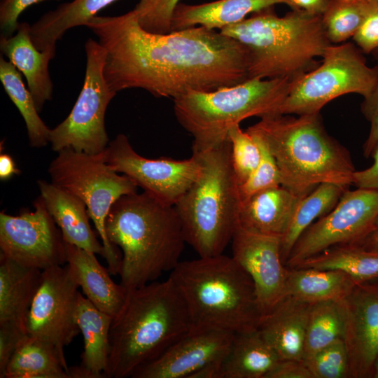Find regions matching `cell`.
Instances as JSON below:
<instances>
[{"label":"cell","mask_w":378,"mask_h":378,"mask_svg":"<svg viewBox=\"0 0 378 378\" xmlns=\"http://www.w3.org/2000/svg\"><path fill=\"white\" fill-rule=\"evenodd\" d=\"M106 52L104 75L114 92L140 88L175 99L249 78V56L237 40L202 26L167 34L148 31L132 10L95 16L86 25Z\"/></svg>","instance_id":"6da1fadb"},{"label":"cell","mask_w":378,"mask_h":378,"mask_svg":"<svg viewBox=\"0 0 378 378\" xmlns=\"http://www.w3.org/2000/svg\"><path fill=\"white\" fill-rule=\"evenodd\" d=\"M105 226L110 242L122 251L119 275L127 291L172 271L186 244L174 206L145 191L120 197L112 205Z\"/></svg>","instance_id":"7a4b0ae2"},{"label":"cell","mask_w":378,"mask_h":378,"mask_svg":"<svg viewBox=\"0 0 378 378\" xmlns=\"http://www.w3.org/2000/svg\"><path fill=\"white\" fill-rule=\"evenodd\" d=\"M190 330L186 306L169 278L128 291L111 323L105 377H132Z\"/></svg>","instance_id":"3957f363"},{"label":"cell","mask_w":378,"mask_h":378,"mask_svg":"<svg viewBox=\"0 0 378 378\" xmlns=\"http://www.w3.org/2000/svg\"><path fill=\"white\" fill-rule=\"evenodd\" d=\"M246 131L267 146L278 165L281 186L303 198L318 185H353L348 150L326 131L319 113L260 118Z\"/></svg>","instance_id":"277c9868"},{"label":"cell","mask_w":378,"mask_h":378,"mask_svg":"<svg viewBox=\"0 0 378 378\" xmlns=\"http://www.w3.org/2000/svg\"><path fill=\"white\" fill-rule=\"evenodd\" d=\"M169 278L186 306L190 331L237 333L258 328L262 314L254 284L232 256L180 261Z\"/></svg>","instance_id":"5b68a950"},{"label":"cell","mask_w":378,"mask_h":378,"mask_svg":"<svg viewBox=\"0 0 378 378\" xmlns=\"http://www.w3.org/2000/svg\"><path fill=\"white\" fill-rule=\"evenodd\" d=\"M242 43L249 56V78L298 79L320 64L328 38L322 15L301 9L279 17L272 7L220 29Z\"/></svg>","instance_id":"8992f818"},{"label":"cell","mask_w":378,"mask_h":378,"mask_svg":"<svg viewBox=\"0 0 378 378\" xmlns=\"http://www.w3.org/2000/svg\"><path fill=\"white\" fill-rule=\"evenodd\" d=\"M197 154L200 172L174 205L185 239L200 257L222 254L238 225L239 184L230 140Z\"/></svg>","instance_id":"52a82bcc"},{"label":"cell","mask_w":378,"mask_h":378,"mask_svg":"<svg viewBox=\"0 0 378 378\" xmlns=\"http://www.w3.org/2000/svg\"><path fill=\"white\" fill-rule=\"evenodd\" d=\"M291 84L255 77L211 92L189 91L173 99L174 115L193 138L192 153H201L228 140L230 128L244 119L280 114Z\"/></svg>","instance_id":"ba28073f"},{"label":"cell","mask_w":378,"mask_h":378,"mask_svg":"<svg viewBox=\"0 0 378 378\" xmlns=\"http://www.w3.org/2000/svg\"><path fill=\"white\" fill-rule=\"evenodd\" d=\"M51 183L82 200L105 251L108 270L119 274L122 254L110 242L106 220L112 205L122 196L137 192L138 186L128 176L113 170L105 162L103 152L89 154L64 148L48 167Z\"/></svg>","instance_id":"9c48e42d"},{"label":"cell","mask_w":378,"mask_h":378,"mask_svg":"<svg viewBox=\"0 0 378 378\" xmlns=\"http://www.w3.org/2000/svg\"><path fill=\"white\" fill-rule=\"evenodd\" d=\"M314 70L292 81L280 114H318L321 108L340 96L355 93L368 97L378 80L360 50L351 43L330 44Z\"/></svg>","instance_id":"30bf717a"},{"label":"cell","mask_w":378,"mask_h":378,"mask_svg":"<svg viewBox=\"0 0 378 378\" xmlns=\"http://www.w3.org/2000/svg\"><path fill=\"white\" fill-rule=\"evenodd\" d=\"M86 68L82 89L69 115L50 129L49 143L58 152L64 148L89 154L105 150L109 141L106 127V108L116 93L104 75L106 52L100 43L85 42Z\"/></svg>","instance_id":"8fae6325"},{"label":"cell","mask_w":378,"mask_h":378,"mask_svg":"<svg viewBox=\"0 0 378 378\" xmlns=\"http://www.w3.org/2000/svg\"><path fill=\"white\" fill-rule=\"evenodd\" d=\"M378 220V190H346L335 206L313 223L300 237L285 263L302 260L335 246L360 244Z\"/></svg>","instance_id":"7c38bea8"},{"label":"cell","mask_w":378,"mask_h":378,"mask_svg":"<svg viewBox=\"0 0 378 378\" xmlns=\"http://www.w3.org/2000/svg\"><path fill=\"white\" fill-rule=\"evenodd\" d=\"M34 208L17 216L0 213V253L42 271L63 265L66 263V242L41 195Z\"/></svg>","instance_id":"4fadbf2b"},{"label":"cell","mask_w":378,"mask_h":378,"mask_svg":"<svg viewBox=\"0 0 378 378\" xmlns=\"http://www.w3.org/2000/svg\"><path fill=\"white\" fill-rule=\"evenodd\" d=\"M103 157L113 170L126 175L144 191L172 206L195 182L201 169L200 158L195 153L181 160L143 157L123 134L108 143Z\"/></svg>","instance_id":"5bb4252c"},{"label":"cell","mask_w":378,"mask_h":378,"mask_svg":"<svg viewBox=\"0 0 378 378\" xmlns=\"http://www.w3.org/2000/svg\"><path fill=\"white\" fill-rule=\"evenodd\" d=\"M78 287L66 265L42 271L27 318V334L53 346L64 358L65 346L80 332L76 319Z\"/></svg>","instance_id":"9a60e30c"},{"label":"cell","mask_w":378,"mask_h":378,"mask_svg":"<svg viewBox=\"0 0 378 378\" xmlns=\"http://www.w3.org/2000/svg\"><path fill=\"white\" fill-rule=\"evenodd\" d=\"M232 258L248 274L262 316L284 296L288 268L281 256V238L248 231L237 225Z\"/></svg>","instance_id":"2e32d148"},{"label":"cell","mask_w":378,"mask_h":378,"mask_svg":"<svg viewBox=\"0 0 378 378\" xmlns=\"http://www.w3.org/2000/svg\"><path fill=\"white\" fill-rule=\"evenodd\" d=\"M351 378H372L378 357V279L358 284L342 301Z\"/></svg>","instance_id":"e0dca14e"},{"label":"cell","mask_w":378,"mask_h":378,"mask_svg":"<svg viewBox=\"0 0 378 378\" xmlns=\"http://www.w3.org/2000/svg\"><path fill=\"white\" fill-rule=\"evenodd\" d=\"M234 335L223 330L190 331L138 368L131 377L190 378L204 366L223 360Z\"/></svg>","instance_id":"ac0fdd59"},{"label":"cell","mask_w":378,"mask_h":378,"mask_svg":"<svg viewBox=\"0 0 378 378\" xmlns=\"http://www.w3.org/2000/svg\"><path fill=\"white\" fill-rule=\"evenodd\" d=\"M311 305L285 295L262 316L258 329L280 360H302Z\"/></svg>","instance_id":"d6986e66"},{"label":"cell","mask_w":378,"mask_h":378,"mask_svg":"<svg viewBox=\"0 0 378 378\" xmlns=\"http://www.w3.org/2000/svg\"><path fill=\"white\" fill-rule=\"evenodd\" d=\"M69 272L85 297L99 310L115 316L123 307L128 291L115 283L96 254L66 243Z\"/></svg>","instance_id":"ffe728a7"},{"label":"cell","mask_w":378,"mask_h":378,"mask_svg":"<svg viewBox=\"0 0 378 378\" xmlns=\"http://www.w3.org/2000/svg\"><path fill=\"white\" fill-rule=\"evenodd\" d=\"M31 25L20 22L11 36H1V52L24 76L37 110L41 112L47 101L52 99L53 84L49 73V63L55 53L41 51L34 44Z\"/></svg>","instance_id":"44dd1931"},{"label":"cell","mask_w":378,"mask_h":378,"mask_svg":"<svg viewBox=\"0 0 378 378\" xmlns=\"http://www.w3.org/2000/svg\"><path fill=\"white\" fill-rule=\"evenodd\" d=\"M37 183L40 195L64 241L104 258V246L91 227L85 202L52 183L38 180Z\"/></svg>","instance_id":"7402d4cb"},{"label":"cell","mask_w":378,"mask_h":378,"mask_svg":"<svg viewBox=\"0 0 378 378\" xmlns=\"http://www.w3.org/2000/svg\"><path fill=\"white\" fill-rule=\"evenodd\" d=\"M301 199L282 186L259 192L241 202L238 225L281 239Z\"/></svg>","instance_id":"603a6c76"},{"label":"cell","mask_w":378,"mask_h":378,"mask_svg":"<svg viewBox=\"0 0 378 378\" xmlns=\"http://www.w3.org/2000/svg\"><path fill=\"white\" fill-rule=\"evenodd\" d=\"M277 4L290 6L289 0H217L197 5L179 3L172 17L171 31L196 26L220 29L244 20L248 14Z\"/></svg>","instance_id":"cb8c5ba5"},{"label":"cell","mask_w":378,"mask_h":378,"mask_svg":"<svg viewBox=\"0 0 378 378\" xmlns=\"http://www.w3.org/2000/svg\"><path fill=\"white\" fill-rule=\"evenodd\" d=\"M113 316L97 309L80 293L76 319L83 337L84 349L78 365L81 378H105L110 352Z\"/></svg>","instance_id":"d4e9b609"},{"label":"cell","mask_w":378,"mask_h":378,"mask_svg":"<svg viewBox=\"0 0 378 378\" xmlns=\"http://www.w3.org/2000/svg\"><path fill=\"white\" fill-rule=\"evenodd\" d=\"M41 276L42 270L22 266L0 253V323L13 322L26 327Z\"/></svg>","instance_id":"484cf974"},{"label":"cell","mask_w":378,"mask_h":378,"mask_svg":"<svg viewBox=\"0 0 378 378\" xmlns=\"http://www.w3.org/2000/svg\"><path fill=\"white\" fill-rule=\"evenodd\" d=\"M279 360L258 328L234 333L223 361V378H266Z\"/></svg>","instance_id":"4316f807"},{"label":"cell","mask_w":378,"mask_h":378,"mask_svg":"<svg viewBox=\"0 0 378 378\" xmlns=\"http://www.w3.org/2000/svg\"><path fill=\"white\" fill-rule=\"evenodd\" d=\"M117 0H73L43 15L31 25L30 34L41 51L56 52V43L69 29L86 26L97 14Z\"/></svg>","instance_id":"83f0119b"},{"label":"cell","mask_w":378,"mask_h":378,"mask_svg":"<svg viewBox=\"0 0 378 378\" xmlns=\"http://www.w3.org/2000/svg\"><path fill=\"white\" fill-rule=\"evenodd\" d=\"M358 284L340 270L288 268L284 296L290 295L310 304L342 301Z\"/></svg>","instance_id":"f1b7e54d"},{"label":"cell","mask_w":378,"mask_h":378,"mask_svg":"<svg viewBox=\"0 0 378 378\" xmlns=\"http://www.w3.org/2000/svg\"><path fill=\"white\" fill-rule=\"evenodd\" d=\"M66 358L52 345L28 336L12 356L4 378H69Z\"/></svg>","instance_id":"f546056e"},{"label":"cell","mask_w":378,"mask_h":378,"mask_svg":"<svg viewBox=\"0 0 378 378\" xmlns=\"http://www.w3.org/2000/svg\"><path fill=\"white\" fill-rule=\"evenodd\" d=\"M295 267L340 270L362 283L378 279V251L356 244L338 245L302 260Z\"/></svg>","instance_id":"4dcf8cb0"},{"label":"cell","mask_w":378,"mask_h":378,"mask_svg":"<svg viewBox=\"0 0 378 378\" xmlns=\"http://www.w3.org/2000/svg\"><path fill=\"white\" fill-rule=\"evenodd\" d=\"M348 188L340 184L323 183L300 200L288 227L281 239V256L284 265L302 233L316 219L329 213Z\"/></svg>","instance_id":"1f68e13d"},{"label":"cell","mask_w":378,"mask_h":378,"mask_svg":"<svg viewBox=\"0 0 378 378\" xmlns=\"http://www.w3.org/2000/svg\"><path fill=\"white\" fill-rule=\"evenodd\" d=\"M0 80L4 88L22 116L32 147L49 143V129L38 115L34 98L22 80L20 72L9 61L0 58Z\"/></svg>","instance_id":"d6a6232c"},{"label":"cell","mask_w":378,"mask_h":378,"mask_svg":"<svg viewBox=\"0 0 378 378\" xmlns=\"http://www.w3.org/2000/svg\"><path fill=\"white\" fill-rule=\"evenodd\" d=\"M345 317L342 301H323L311 305L302 360L343 339Z\"/></svg>","instance_id":"836d02e7"},{"label":"cell","mask_w":378,"mask_h":378,"mask_svg":"<svg viewBox=\"0 0 378 378\" xmlns=\"http://www.w3.org/2000/svg\"><path fill=\"white\" fill-rule=\"evenodd\" d=\"M377 8V0H330L322 15L330 42L339 44L353 37L365 18Z\"/></svg>","instance_id":"e575fe53"},{"label":"cell","mask_w":378,"mask_h":378,"mask_svg":"<svg viewBox=\"0 0 378 378\" xmlns=\"http://www.w3.org/2000/svg\"><path fill=\"white\" fill-rule=\"evenodd\" d=\"M228 139L232 146V162L239 186L244 183L258 165L261 153L254 138L239 124L231 127Z\"/></svg>","instance_id":"d590c367"},{"label":"cell","mask_w":378,"mask_h":378,"mask_svg":"<svg viewBox=\"0 0 378 378\" xmlns=\"http://www.w3.org/2000/svg\"><path fill=\"white\" fill-rule=\"evenodd\" d=\"M313 378L350 377L349 358L343 339H340L303 360Z\"/></svg>","instance_id":"8d00e7d4"},{"label":"cell","mask_w":378,"mask_h":378,"mask_svg":"<svg viewBox=\"0 0 378 378\" xmlns=\"http://www.w3.org/2000/svg\"><path fill=\"white\" fill-rule=\"evenodd\" d=\"M250 134L258 143L261 157L255 169L247 180L239 186L241 202L259 192L281 186V177L274 158L258 136Z\"/></svg>","instance_id":"74e56055"},{"label":"cell","mask_w":378,"mask_h":378,"mask_svg":"<svg viewBox=\"0 0 378 378\" xmlns=\"http://www.w3.org/2000/svg\"><path fill=\"white\" fill-rule=\"evenodd\" d=\"M179 0H139L132 10L140 26L156 34L171 31L172 17Z\"/></svg>","instance_id":"f35d334b"},{"label":"cell","mask_w":378,"mask_h":378,"mask_svg":"<svg viewBox=\"0 0 378 378\" xmlns=\"http://www.w3.org/2000/svg\"><path fill=\"white\" fill-rule=\"evenodd\" d=\"M28 336L26 327L13 322L0 323V378L12 356Z\"/></svg>","instance_id":"ab89813d"},{"label":"cell","mask_w":378,"mask_h":378,"mask_svg":"<svg viewBox=\"0 0 378 378\" xmlns=\"http://www.w3.org/2000/svg\"><path fill=\"white\" fill-rule=\"evenodd\" d=\"M52 0H1L0 5V29L3 36H11L18 29V18L22 13L33 4ZM59 1V0H54Z\"/></svg>","instance_id":"60d3db41"},{"label":"cell","mask_w":378,"mask_h":378,"mask_svg":"<svg viewBox=\"0 0 378 378\" xmlns=\"http://www.w3.org/2000/svg\"><path fill=\"white\" fill-rule=\"evenodd\" d=\"M363 99L361 111L370 122L368 136L363 144V155L368 158L378 142V80L370 94Z\"/></svg>","instance_id":"b9f144b4"},{"label":"cell","mask_w":378,"mask_h":378,"mask_svg":"<svg viewBox=\"0 0 378 378\" xmlns=\"http://www.w3.org/2000/svg\"><path fill=\"white\" fill-rule=\"evenodd\" d=\"M352 38L365 54L374 52L378 49V8L365 18Z\"/></svg>","instance_id":"7bdbcfd3"},{"label":"cell","mask_w":378,"mask_h":378,"mask_svg":"<svg viewBox=\"0 0 378 378\" xmlns=\"http://www.w3.org/2000/svg\"><path fill=\"white\" fill-rule=\"evenodd\" d=\"M266 378H313L302 360H279Z\"/></svg>","instance_id":"ee69618b"},{"label":"cell","mask_w":378,"mask_h":378,"mask_svg":"<svg viewBox=\"0 0 378 378\" xmlns=\"http://www.w3.org/2000/svg\"><path fill=\"white\" fill-rule=\"evenodd\" d=\"M370 157L373 161L370 167L354 172L353 185L356 188L378 190V142Z\"/></svg>","instance_id":"f6af8a7d"},{"label":"cell","mask_w":378,"mask_h":378,"mask_svg":"<svg viewBox=\"0 0 378 378\" xmlns=\"http://www.w3.org/2000/svg\"><path fill=\"white\" fill-rule=\"evenodd\" d=\"M292 10L301 9L310 14L322 15L330 0H289Z\"/></svg>","instance_id":"bcb514c9"},{"label":"cell","mask_w":378,"mask_h":378,"mask_svg":"<svg viewBox=\"0 0 378 378\" xmlns=\"http://www.w3.org/2000/svg\"><path fill=\"white\" fill-rule=\"evenodd\" d=\"M20 171L17 168L13 158L8 154L1 153L0 155V179L6 181Z\"/></svg>","instance_id":"7dc6e473"},{"label":"cell","mask_w":378,"mask_h":378,"mask_svg":"<svg viewBox=\"0 0 378 378\" xmlns=\"http://www.w3.org/2000/svg\"><path fill=\"white\" fill-rule=\"evenodd\" d=\"M358 245L368 250L378 251V220L372 232Z\"/></svg>","instance_id":"c3c4849f"},{"label":"cell","mask_w":378,"mask_h":378,"mask_svg":"<svg viewBox=\"0 0 378 378\" xmlns=\"http://www.w3.org/2000/svg\"><path fill=\"white\" fill-rule=\"evenodd\" d=\"M372 378H378V357L374 365Z\"/></svg>","instance_id":"681fc988"},{"label":"cell","mask_w":378,"mask_h":378,"mask_svg":"<svg viewBox=\"0 0 378 378\" xmlns=\"http://www.w3.org/2000/svg\"><path fill=\"white\" fill-rule=\"evenodd\" d=\"M377 60V65L374 67L378 73V49L374 52Z\"/></svg>","instance_id":"f907efd6"},{"label":"cell","mask_w":378,"mask_h":378,"mask_svg":"<svg viewBox=\"0 0 378 378\" xmlns=\"http://www.w3.org/2000/svg\"><path fill=\"white\" fill-rule=\"evenodd\" d=\"M377 3H378V0H377Z\"/></svg>","instance_id":"816d5d0a"}]
</instances>
